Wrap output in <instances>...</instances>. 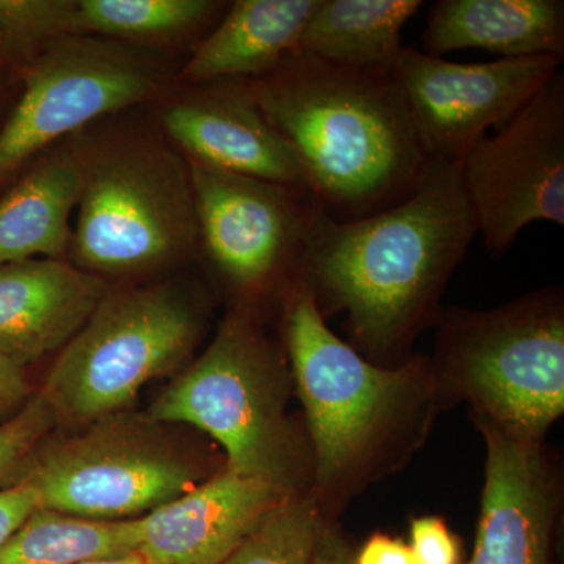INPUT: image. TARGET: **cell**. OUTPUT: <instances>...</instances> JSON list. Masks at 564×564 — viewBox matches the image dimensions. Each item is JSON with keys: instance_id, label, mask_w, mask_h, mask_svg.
I'll use <instances>...</instances> for the list:
<instances>
[{"instance_id": "3957f363", "label": "cell", "mask_w": 564, "mask_h": 564, "mask_svg": "<svg viewBox=\"0 0 564 564\" xmlns=\"http://www.w3.org/2000/svg\"><path fill=\"white\" fill-rule=\"evenodd\" d=\"M250 88L295 154L311 198L333 220L391 209L417 187L429 159L391 74L295 52Z\"/></svg>"}, {"instance_id": "9c48e42d", "label": "cell", "mask_w": 564, "mask_h": 564, "mask_svg": "<svg viewBox=\"0 0 564 564\" xmlns=\"http://www.w3.org/2000/svg\"><path fill=\"white\" fill-rule=\"evenodd\" d=\"M161 84V65L143 47L82 35L55 41L29 63L0 129V181L91 121L147 101Z\"/></svg>"}, {"instance_id": "d6986e66", "label": "cell", "mask_w": 564, "mask_h": 564, "mask_svg": "<svg viewBox=\"0 0 564 564\" xmlns=\"http://www.w3.org/2000/svg\"><path fill=\"white\" fill-rule=\"evenodd\" d=\"M80 191L82 169L73 144L40 159L0 198V265L65 258Z\"/></svg>"}, {"instance_id": "5bb4252c", "label": "cell", "mask_w": 564, "mask_h": 564, "mask_svg": "<svg viewBox=\"0 0 564 564\" xmlns=\"http://www.w3.org/2000/svg\"><path fill=\"white\" fill-rule=\"evenodd\" d=\"M162 121L191 161L307 192L302 166L263 117L250 80L204 84L202 91L163 111Z\"/></svg>"}, {"instance_id": "8992f818", "label": "cell", "mask_w": 564, "mask_h": 564, "mask_svg": "<svg viewBox=\"0 0 564 564\" xmlns=\"http://www.w3.org/2000/svg\"><path fill=\"white\" fill-rule=\"evenodd\" d=\"M73 147L82 169L73 263L106 280L155 272L195 250L187 161L150 140Z\"/></svg>"}, {"instance_id": "4dcf8cb0", "label": "cell", "mask_w": 564, "mask_h": 564, "mask_svg": "<svg viewBox=\"0 0 564 564\" xmlns=\"http://www.w3.org/2000/svg\"><path fill=\"white\" fill-rule=\"evenodd\" d=\"M74 564H148L144 562L143 556L139 552H132V554L122 556H111V558H95L85 560V562Z\"/></svg>"}, {"instance_id": "4316f807", "label": "cell", "mask_w": 564, "mask_h": 564, "mask_svg": "<svg viewBox=\"0 0 564 564\" xmlns=\"http://www.w3.org/2000/svg\"><path fill=\"white\" fill-rule=\"evenodd\" d=\"M39 508V494L31 485L13 481L0 488V547Z\"/></svg>"}, {"instance_id": "83f0119b", "label": "cell", "mask_w": 564, "mask_h": 564, "mask_svg": "<svg viewBox=\"0 0 564 564\" xmlns=\"http://www.w3.org/2000/svg\"><path fill=\"white\" fill-rule=\"evenodd\" d=\"M24 367L0 352V422L18 413L31 399Z\"/></svg>"}, {"instance_id": "5b68a950", "label": "cell", "mask_w": 564, "mask_h": 564, "mask_svg": "<svg viewBox=\"0 0 564 564\" xmlns=\"http://www.w3.org/2000/svg\"><path fill=\"white\" fill-rule=\"evenodd\" d=\"M430 359L440 399L543 443L564 411V296L540 289L488 311L443 310Z\"/></svg>"}, {"instance_id": "2e32d148", "label": "cell", "mask_w": 564, "mask_h": 564, "mask_svg": "<svg viewBox=\"0 0 564 564\" xmlns=\"http://www.w3.org/2000/svg\"><path fill=\"white\" fill-rule=\"evenodd\" d=\"M110 291L66 259L0 265V352L24 367L62 350Z\"/></svg>"}, {"instance_id": "8fae6325", "label": "cell", "mask_w": 564, "mask_h": 564, "mask_svg": "<svg viewBox=\"0 0 564 564\" xmlns=\"http://www.w3.org/2000/svg\"><path fill=\"white\" fill-rule=\"evenodd\" d=\"M459 172L478 232L492 258L513 248L536 221L564 225V74L522 107L496 135L464 155Z\"/></svg>"}, {"instance_id": "4fadbf2b", "label": "cell", "mask_w": 564, "mask_h": 564, "mask_svg": "<svg viewBox=\"0 0 564 564\" xmlns=\"http://www.w3.org/2000/svg\"><path fill=\"white\" fill-rule=\"evenodd\" d=\"M486 443L485 486L467 564H551L560 511L558 474L540 441L474 417Z\"/></svg>"}, {"instance_id": "9a60e30c", "label": "cell", "mask_w": 564, "mask_h": 564, "mask_svg": "<svg viewBox=\"0 0 564 564\" xmlns=\"http://www.w3.org/2000/svg\"><path fill=\"white\" fill-rule=\"evenodd\" d=\"M291 494L223 469L172 502L132 519L148 564H221Z\"/></svg>"}, {"instance_id": "7c38bea8", "label": "cell", "mask_w": 564, "mask_h": 564, "mask_svg": "<svg viewBox=\"0 0 564 564\" xmlns=\"http://www.w3.org/2000/svg\"><path fill=\"white\" fill-rule=\"evenodd\" d=\"M555 57L454 63L403 47L392 70L429 161L459 163L532 101L560 70Z\"/></svg>"}, {"instance_id": "cb8c5ba5", "label": "cell", "mask_w": 564, "mask_h": 564, "mask_svg": "<svg viewBox=\"0 0 564 564\" xmlns=\"http://www.w3.org/2000/svg\"><path fill=\"white\" fill-rule=\"evenodd\" d=\"M76 35V0H0V57L31 63L55 41Z\"/></svg>"}, {"instance_id": "603a6c76", "label": "cell", "mask_w": 564, "mask_h": 564, "mask_svg": "<svg viewBox=\"0 0 564 564\" xmlns=\"http://www.w3.org/2000/svg\"><path fill=\"white\" fill-rule=\"evenodd\" d=\"M323 518L311 494L285 497L221 564H313Z\"/></svg>"}, {"instance_id": "6da1fadb", "label": "cell", "mask_w": 564, "mask_h": 564, "mask_svg": "<svg viewBox=\"0 0 564 564\" xmlns=\"http://www.w3.org/2000/svg\"><path fill=\"white\" fill-rule=\"evenodd\" d=\"M478 234L459 163L429 161L414 192L361 220L315 214L300 281L323 318L345 313L350 345L378 366L410 359Z\"/></svg>"}, {"instance_id": "52a82bcc", "label": "cell", "mask_w": 564, "mask_h": 564, "mask_svg": "<svg viewBox=\"0 0 564 564\" xmlns=\"http://www.w3.org/2000/svg\"><path fill=\"white\" fill-rule=\"evenodd\" d=\"M203 332V310L180 285L110 289L58 352L41 393L57 421L120 414L144 384L184 366Z\"/></svg>"}, {"instance_id": "7a4b0ae2", "label": "cell", "mask_w": 564, "mask_h": 564, "mask_svg": "<svg viewBox=\"0 0 564 564\" xmlns=\"http://www.w3.org/2000/svg\"><path fill=\"white\" fill-rule=\"evenodd\" d=\"M282 333L313 454L311 496L332 518L352 494L410 462L440 393L430 359L378 366L337 337L300 280L282 302Z\"/></svg>"}, {"instance_id": "f546056e", "label": "cell", "mask_w": 564, "mask_h": 564, "mask_svg": "<svg viewBox=\"0 0 564 564\" xmlns=\"http://www.w3.org/2000/svg\"><path fill=\"white\" fill-rule=\"evenodd\" d=\"M313 564H352V554L347 541L325 516L315 543Z\"/></svg>"}, {"instance_id": "ffe728a7", "label": "cell", "mask_w": 564, "mask_h": 564, "mask_svg": "<svg viewBox=\"0 0 564 564\" xmlns=\"http://www.w3.org/2000/svg\"><path fill=\"white\" fill-rule=\"evenodd\" d=\"M422 0H321L299 52L318 61L391 74L403 50L402 31Z\"/></svg>"}, {"instance_id": "277c9868", "label": "cell", "mask_w": 564, "mask_h": 564, "mask_svg": "<svg viewBox=\"0 0 564 564\" xmlns=\"http://www.w3.org/2000/svg\"><path fill=\"white\" fill-rule=\"evenodd\" d=\"M293 384L284 348L251 304H234L209 347L151 404V422L184 423L209 434L225 469L291 496L313 492L307 434L288 415Z\"/></svg>"}, {"instance_id": "30bf717a", "label": "cell", "mask_w": 564, "mask_h": 564, "mask_svg": "<svg viewBox=\"0 0 564 564\" xmlns=\"http://www.w3.org/2000/svg\"><path fill=\"white\" fill-rule=\"evenodd\" d=\"M187 163L199 242L240 293L239 303L258 310L259 296L274 288L288 295L302 274L318 210L310 193Z\"/></svg>"}, {"instance_id": "484cf974", "label": "cell", "mask_w": 564, "mask_h": 564, "mask_svg": "<svg viewBox=\"0 0 564 564\" xmlns=\"http://www.w3.org/2000/svg\"><path fill=\"white\" fill-rule=\"evenodd\" d=\"M410 547L417 564H462L459 540L437 516L411 522Z\"/></svg>"}, {"instance_id": "f1b7e54d", "label": "cell", "mask_w": 564, "mask_h": 564, "mask_svg": "<svg viewBox=\"0 0 564 564\" xmlns=\"http://www.w3.org/2000/svg\"><path fill=\"white\" fill-rule=\"evenodd\" d=\"M352 564H417L410 544L400 538L378 533L367 540L358 554L352 555Z\"/></svg>"}, {"instance_id": "7402d4cb", "label": "cell", "mask_w": 564, "mask_h": 564, "mask_svg": "<svg viewBox=\"0 0 564 564\" xmlns=\"http://www.w3.org/2000/svg\"><path fill=\"white\" fill-rule=\"evenodd\" d=\"M225 10L209 0H76V35L144 50L199 31Z\"/></svg>"}, {"instance_id": "ac0fdd59", "label": "cell", "mask_w": 564, "mask_h": 564, "mask_svg": "<svg viewBox=\"0 0 564 564\" xmlns=\"http://www.w3.org/2000/svg\"><path fill=\"white\" fill-rule=\"evenodd\" d=\"M321 0H237L182 70L191 84L254 80L299 52Z\"/></svg>"}, {"instance_id": "44dd1931", "label": "cell", "mask_w": 564, "mask_h": 564, "mask_svg": "<svg viewBox=\"0 0 564 564\" xmlns=\"http://www.w3.org/2000/svg\"><path fill=\"white\" fill-rule=\"evenodd\" d=\"M132 552V519L93 521L39 508L2 544L0 564H74Z\"/></svg>"}, {"instance_id": "ba28073f", "label": "cell", "mask_w": 564, "mask_h": 564, "mask_svg": "<svg viewBox=\"0 0 564 564\" xmlns=\"http://www.w3.org/2000/svg\"><path fill=\"white\" fill-rule=\"evenodd\" d=\"M18 470L10 484L31 485L40 508L93 521L141 518L206 480L199 463L118 414L35 448Z\"/></svg>"}, {"instance_id": "e0dca14e", "label": "cell", "mask_w": 564, "mask_h": 564, "mask_svg": "<svg viewBox=\"0 0 564 564\" xmlns=\"http://www.w3.org/2000/svg\"><path fill=\"white\" fill-rule=\"evenodd\" d=\"M425 54L481 50L500 58L564 57L563 0H440L422 36Z\"/></svg>"}, {"instance_id": "d4e9b609", "label": "cell", "mask_w": 564, "mask_h": 564, "mask_svg": "<svg viewBox=\"0 0 564 564\" xmlns=\"http://www.w3.org/2000/svg\"><path fill=\"white\" fill-rule=\"evenodd\" d=\"M55 422L57 417L41 392L31 397L17 414L0 422V485L10 484Z\"/></svg>"}]
</instances>
